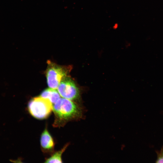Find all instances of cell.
Here are the masks:
<instances>
[{"instance_id": "cell-1", "label": "cell", "mask_w": 163, "mask_h": 163, "mask_svg": "<svg viewBox=\"0 0 163 163\" xmlns=\"http://www.w3.org/2000/svg\"><path fill=\"white\" fill-rule=\"evenodd\" d=\"M55 116L54 126L60 127L67 122L78 118L82 116L81 108L71 100L60 98L53 106Z\"/></svg>"}, {"instance_id": "cell-2", "label": "cell", "mask_w": 163, "mask_h": 163, "mask_svg": "<svg viewBox=\"0 0 163 163\" xmlns=\"http://www.w3.org/2000/svg\"><path fill=\"white\" fill-rule=\"evenodd\" d=\"M53 108L52 102L48 99L41 96L34 97L29 102L28 111L34 117L38 119L47 118Z\"/></svg>"}, {"instance_id": "cell-3", "label": "cell", "mask_w": 163, "mask_h": 163, "mask_svg": "<svg viewBox=\"0 0 163 163\" xmlns=\"http://www.w3.org/2000/svg\"><path fill=\"white\" fill-rule=\"evenodd\" d=\"M70 69L69 67L61 66L50 61L48 62L46 75L49 87L55 89L57 88L62 80L67 76Z\"/></svg>"}, {"instance_id": "cell-4", "label": "cell", "mask_w": 163, "mask_h": 163, "mask_svg": "<svg viewBox=\"0 0 163 163\" xmlns=\"http://www.w3.org/2000/svg\"><path fill=\"white\" fill-rule=\"evenodd\" d=\"M57 89L62 97L71 101L78 99L80 96L78 88L74 81L68 76L62 80Z\"/></svg>"}, {"instance_id": "cell-5", "label": "cell", "mask_w": 163, "mask_h": 163, "mask_svg": "<svg viewBox=\"0 0 163 163\" xmlns=\"http://www.w3.org/2000/svg\"><path fill=\"white\" fill-rule=\"evenodd\" d=\"M40 142L42 148L45 151H52L54 148V141L46 128L41 135Z\"/></svg>"}, {"instance_id": "cell-6", "label": "cell", "mask_w": 163, "mask_h": 163, "mask_svg": "<svg viewBox=\"0 0 163 163\" xmlns=\"http://www.w3.org/2000/svg\"><path fill=\"white\" fill-rule=\"evenodd\" d=\"M60 95L55 89L50 88L46 89L42 91L40 96L48 99L52 103H55L60 98Z\"/></svg>"}, {"instance_id": "cell-7", "label": "cell", "mask_w": 163, "mask_h": 163, "mask_svg": "<svg viewBox=\"0 0 163 163\" xmlns=\"http://www.w3.org/2000/svg\"><path fill=\"white\" fill-rule=\"evenodd\" d=\"M68 144H66L61 150L54 154L51 156L47 159L45 163H62V156L67 148Z\"/></svg>"}, {"instance_id": "cell-8", "label": "cell", "mask_w": 163, "mask_h": 163, "mask_svg": "<svg viewBox=\"0 0 163 163\" xmlns=\"http://www.w3.org/2000/svg\"><path fill=\"white\" fill-rule=\"evenodd\" d=\"M157 155V159L156 163H163V146L160 150L156 151Z\"/></svg>"}]
</instances>
